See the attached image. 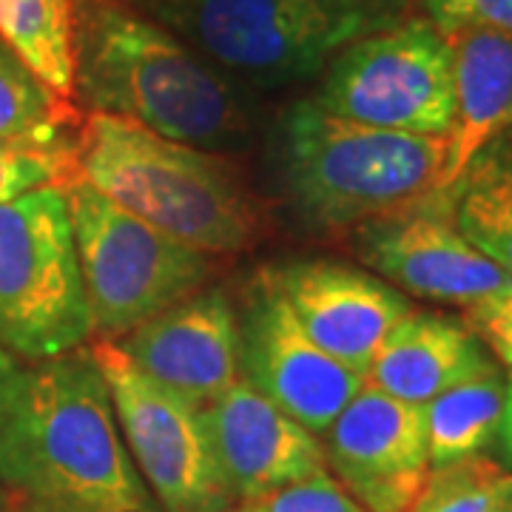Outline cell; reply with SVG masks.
Returning a JSON list of instances; mask_svg holds the SVG:
<instances>
[{
	"label": "cell",
	"instance_id": "6da1fadb",
	"mask_svg": "<svg viewBox=\"0 0 512 512\" xmlns=\"http://www.w3.org/2000/svg\"><path fill=\"white\" fill-rule=\"evenodd\" d=\"M0 484L37 512H163L89 348L23 370L0 413Z\"/></svg>",
	"mask_w": 512,
	"mask_h": 512
},
{
	"label": "cell",
	"instance_id": "7a4b0ae2",
	"mask_svg": "<svg viewBox=\"0 0 512 512\" xmlns=\"http://www.w3.org/2000/svg\"><path fill=\"white\" fill-rule=\"evenodd\" d=\"M74 92L97 114L202 151H234L251 137L237 80L123 0H77Z\"/></svg>",
	"mask_w": 512,
	"mask_h": 512
},
{
	"label": "cell",
	"instance_id": "3957f363",
	"mask_svg": "<svg viewBox=\"0 0 512 512\" xmlns=\"http://www.w3.org/2000/svg\"><path fill=\"white\" fill-rule=\"evenodd\" d=\"M72 157L74 180L200 254H234L254 239V205L211 151L92 111Z\"/></svg>",
	"mask_w": 512,
	"mask_h": 512
},
{
	"label": "cell",
	"instance_id": "277c9868",
	"mask_svg": "<svg viewBox=\"0 0 512 512\" xmlns=\"http://www.w3.org/2000/svg\"><path fill=\"white\" fill-rule=\"evenodd\" d=\"M447 137L376 128L293 103L276 128L279 180L319 228H348L439 197Z\"/></svg>",
	"mask_w": 512,
	"mask_h": 512
},
{
	"label": "cell",
	"instance_id": "5b68a950",
	"mask_svg": "<svg viewBox=\"0 0 512 512\" xmlns=\"http://www.w3.org/2000/svg\"><path fill=\"white\" fill-rule=\"evenodd\" d=\"M231 80L274 89L311 80L350 43L404 20V0H123Z\"/></svg>",
	"mask_w": 512,
	"mask_h": 512
},
{
	"label": "cell",
	"instance_id": "8992f818",
	"mask_svg": "<svg viewBox=\"0 0 512 512\" xmlns=\"http://www.w3.org/2000/svg\"><path fill=\"white\" fill-rule=\"evenodd\" d=\"M92 333L66 188L0 202V348L46 362Z\"/></svg>",
	"mask_w": 512,
	"mask_h": 512
},
{
	"label": "cell",
	"instance_id": "52a82bcc",
	"mask_svg": "<svg viewBox=\"0 0 512 512\" xmlns=\"http://www.w3.org/2000/svg\"><path fill=\"white\" fill-rule=\"evenodd\" d=\"M92 330L120 339L165 308L197 293L208 256L137 220L86 183L66 185Z\"/></svg>",
	"mask_w": 512,
	"mask_h": 512
},
{
	"label": "cell",
	"instance_id": "ba28073f",
	"mask_svg": "<svg viewBox=\"0 0 512 512\" xmlns=\"http://www.w3.org/2000/svg\"><path fill=\"white\" fill-rule=\"evenodd\" d=\"M311 100L365 126L447 137L456 114L450 37L427 18L362 37L330 60Z\"/></svg>",
	"mask_w": 512,
	"mask_h": 512
},
{
	"label": "cell",
	"instance_id": "9c48e42d",
	"mask_svg": "<svg viewBox=\"0 0 512 512\" xmlns=\"http://www.w3.org/2000/svg\"><path fill=\"white\" fill-rule=\"evenodd\" d=\"M92 356L109 387L111 407L137 473L163 512H225V484L202 407L154 382L117 342L97 339Z\"/></svg>",
	"mask_w": 512,
	"mask_h": 512
},
{
	"label": "cell",
	"instance_id": "30bf717a",
	"mask_svg": "<svg viewBox=\"0 0 512 512\" xmlns=\"http://www.w3.org/2000/svg\"><path fill=\"white\" fill-rule=\"evenodd\" d=\"M433 200L356 225L359 259L396 291L441 305L473 308L504 291L512 276L481 254Z\"/></svg>",
	"mask_w": 512,
	"mask_h": 512
},
{
	"label": "cell",
	"instance_id": "8fae6325",
	"mask_svg": "<svg viewBox=\"0 0 512 512\" xmlns=\"http://www.w3.org/2000/svg\"><path fill=\"white\" fill-rule=\"evenodd\" d=\"M239 370L282 413L322 436L367 384L336 362L296 322L271 279L259 282L239 322Z\"/></svg>",
	"mask_w": 512,
	"mask_h": 512
},
{
	"label": "cell",
	"instance_id": "7c38bea8",
	"mask_svg": "<svg viewBox=\"0 0 512 512\" xmlns=\"http://www.w3.org/2000/svg\"><path fill=\"white\" fill-rule=\"evenodd\" d=\"M328 473L367 512H410L430 478L424 413L365 384L322 433Z\"/></svg>",
	"mask_w": 512,
	"mask_h": 512
},
{
	"label": "cell",
	"instance_id": "4fadbf2b",
	"mask_svg": "<svg viewBox=\"0 0 512 512\" xmlns=\"http://www.w3.org/2000/svg\"><path fill=\"white\" fill-rule=\"evenodd\" d=\"M265 276L313 342L365 379L384 336L413 311L384 279L333 259H299Z\"/></svg>",
	"mask_w": 512,
	"mask_h": 512
},
{
	"label": "cell",
	"instance_id": "5bb4252c",
	"mask_svg": "<svg viewBox=\"0 0 512 512\" xmlns=\"http://www.w3.org/2000/svg\"><path fill=\"white\" fill-rule=\"evenodd\" d=\"M202 413L225 484L245 504L328 470L322 439L245 379L231 384Z\"/></svg>",
	"mask_w": 512,
	"mask_h": 512
},
{
	"label": "cell",
	"instance_id": "9a60e30c",
	"mask_svg": "<svg viewBox=\"0 0 512 512\" xmlns=\"http://www.w3.org/2000/svg\"><path fill=\"white\" fill-rule=\"evenodd\" d=\"M117 348L197 407L239 382V322L222 291H197L126 333Z\"/></svg>",
	"mask_w": 512,
	"mask_h": 512
},
{
	"label": "cell",
	"instance_id": "2e32d148",
	"mask_svg": "<svg viewBox=\"0 0 512 512\" xmlns=\"http://www.w3.org/2000/svg\"><path fill=\"white\" fill-rule=\"evenodd\" d=\"M493 367L490 350L470 325L439 313L410 311L384 336L367 370V384L421 407L447 387Z\"/></svg>",
	"mask_w": 512,
	"mask_h": 512
},
{
	"label": "cell",
	"instance_id": "e0dca14e",
	"mask_svg": "<svg viewBox=\"0 0 512 512\" xmlns=\"http://www.w3.org/2000/svg\"><path fill=\"white\" fill-rule=\"evenodd\" d=\"M447 37L453 46L456 114L447 134L439 197L458 183L484 148L512 128V37L487 29H464Z\"/></svg>",
	"mask_w": 512,
	"mask_h": 512
},
{
	"label": "cell",
	"instance_id": "ac0fdd59",
	"mask_svg": "<svg viewBox=\"0 0 512 512\" xmlns=\"http://www.w3.org/2000/svg\"><path fill=\"white\" fill-rule=\"evenodd\" d=\"M441 200L458 231L512 276V128L467 165Z\"/></svg>",
	"mask_w": 512,
	"mask_h": 512
},
{
	"label": "cell",
	"instance_id": "d6986e66",
	"mask_svg": "<svg viewBox=\"0 0 512 512\" xmlns=\"http://www.w3.org/2000/svg\"><path fill=\"white\" fill-rule=\"evenodd\" d=\"M504 404L507 382L495 367L421 404L430 470L481 456V450L490 447L501 430Z\"/></svg>",
	"mask_w": 512,
	"mask_h": 512
},
{
	"label": "cell",
	"instance_id": "ffe728a7",
	"mask_svg": "<svg viewBox=\"0 0 512 512\" xmlns=\"http://www.w3.org/2000/svg\"><path fill=\"white\" fill-rule=\"evenodd\" d=\"M77 0H0V40L57 97H74Z\"/></svg>",
	"mask_w": 512,
	"mask_h": 512
},
{
	"label": "cell",
	"instance_id": "44dd1931",
	"mask_svg": "<svg viewBox=\"0 0 512 512\" xmlns=\"http://www.w3.org/2000/svg\"><path fill=\"white\" fill-rule=\"evenodd\" d=\"M72 103L37 80L0 40V140L40 148H72Z\"/></svg>",
	"mask_w": 512,
	"mask_h": 512
},
{
	"label": "cell",
	"instance_id": "7402d4cb",
	"mask_svg": "<svg viewBox=\"0 0 512 512\" xmlns=\"http://www.w3.org/2000/svg\"><path fill=\"white\" fill-rule=\"evenodd\" d=\"M410 512H512V473L484 456L430 470Z\"/></svg>",
	"mask_w": 512,
	"mask_h": 512
},
{
	"label": "cell",
	"instance_id": "603a6c76",
	"mask_svg": "<svg viewBox=\"0 0 512 512\" xmlns=\"http://www.w3.org/2000/svg\"><path fill=\"white\" fill-rule=\"evenodd\" d=\"M72 148H40L0 140V202L15 200L43 185L66 188L74 183Z\"/></svg>",
	"mask_w": 512,
	"mask_h": 512
},
{
	"label": "cell",
	"instance_id": "cb8c5ba5",
	"mask_svg": "<svg viewBox=\"0 0 512 512\" xmlns=\"http://www.w3.org/2000/svg\"><path fill=\"white\" fill-rule=\"evenodd\" d=\"M256 512H367L328 470L251 504Z\"/></svg>",
	"mask_w": 512,
	"mask_h": 512
},
{
	"label": "cell",
	"instance_id": "d4e9b609",
	"mask_svg": "<svg viewBox=\"0 0 512 512\" xmlns=\"http://www.w3.org/2000/svg\"><path fill=\"white\" fill-rule=\"evenodd\" d=\"M427 20L444 35L487 29L512 37V0H421Z\"/></svg>",
	"mask_w": 512,
	"mask_h": 512
},
{
	"label": "cell",
	"instance_id": "484cf974",
	"mask_svg": "<svg viewBox=\"0 0 512 512\" xmlns=\"http://www.w3.org/2000/svg\"><path fill=\"white\" fill-rule=\"evenodd\" d=\"M467 325L476 330L487 350L512 367V282L504 291L467 308Z\"/></svg>",
	"mask_w": 512,
	"mask_h": 512
},
{
	"label": "cell",
	"instance_id": "4316f807",
	"mask_svg": "<svg viewBox=\"0 0 512 512\" xmlns=\"http://www.w3.org/2000/svg\"><path fill=\"white\" fill-rule=\"evenodd\" d=\"M20 376H23V370H20V365L15 362V356H12L9 350L0 348V413L6 410V404L12 399Z\"/></svg>",
	"mask_w": 512,
	"mask_h": 512
},
{
	"label": "cell",
	"instance_id": "83f0119b",
	"mask_svg": "<svg viewBox=\"0 0 512 512\" xmlns=\"http://www.w3.org/2000/svg\"><path fill=\"white\" fill-rule=\"evenodd\" d=\"M498 436L504 441V450H507V456L512 461V373H510V382H507V404H504V419H501V430H498Z\"/></svg>",
	"mask_w": 512,
	"mask_h": 512
},
{
	"label": "cell",
	"instance_id": "f1b7e54d",
	"mask_svg": "<svg viewBox=\"0 0 512 512\" xmlns=\"http://www.w3.org/2000/svg\"><path fill=\"white\" fill-rule=\"evenodd\" d=\"M0 512H12V495L0 484Z\"/></svg>",
	"mask_w": 512,
	"mask_h": 512
},
{
	"label": "cell",
	"instance_id": "f546056e",
	"mask_svg": "<svg viewBox=\"0 0 512 512\" xmlns=\"http://www.w3.org/2000/svg\"><path fill=\"white\" fill-rule=\"evenodd\" d=\"M225 512H256L251 504H245V507H239V510H225Z\"/></svg>",
	"mask_w": 512,
	"mask_h": 512
},
{
	"label": "cell",
	"instance_id": "4dcf8cb0",
	"mask_svg": "<svg viewBox=\"0 0 512 512\" xmlns=\"http://www.w3.org/2000/svg\"><path fill=\"white\" fill-rule=\"evenodd\" d=\"M12 512H37V510H32V507H18V510H12Z\"/></svg>",
	"mask_w": 512,
	"mask_h": 512
}]
</instances>
